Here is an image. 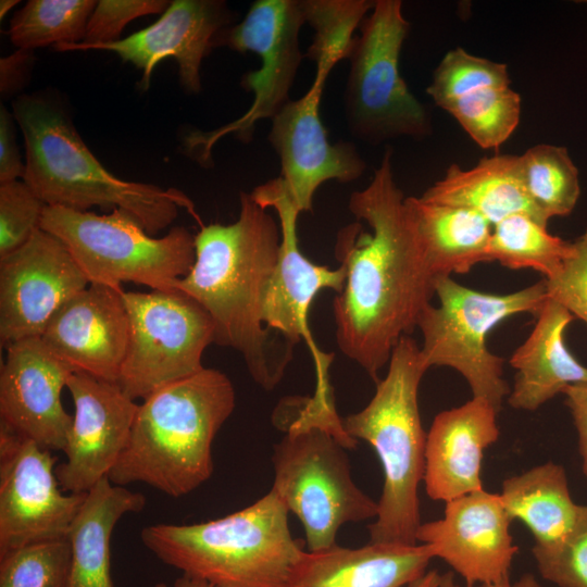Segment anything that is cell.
<instances>
[{
  "mask_svg": "<svg viewBox=\"0 0 587 587\" xmlns=\"http://www.w3.org/2000/svg\"><path fill=\"white\" fill-rule=\"evenodd\" d=\"M386 148L371 183L351 193L349 210L360 223L339 230L335 255L346 267L345 287L334 299L336 341L344 355L377 383L403 336L417 327L435 295L434 275L417 237L405 197L397 186Z\"/></svg>",
  "mask_w": 587,
  "mask_h": 587,
  "instance_id": "obj_1",
  "label": "cell"
},
{
  "mask_svg": "<svg viewBox=\"0 0 587 587\" xmlns=\"http://www.w3.org/2000/svg\"><path fill=\"white\" fill-rule=\"evenodd\" d=\"M238 218L202 225L195 235L196 258L175 284L210 315L214 344L241 354L251 378L266 391L284 377L294 346L263 323V302L274 273L280 227L268 209L240 192Z\"/></svg>",
  "mask_w": 587,
  "mask_h": 587,
  "instance_id": "obj_2",
  "label": "cell"
},
{
  "mask_svg": "<svg viewBox=\"0 0 587 587\" xmlns=\"http://www.w3.org/2000/svg\"><path fill=\"white\" fill-rule=\"evenodd\" d=\"M235 401L227 375L207 367L153 391L138 404L109 480L124 487L145 483L174 498L192 492L213 473L212 446Z\"/></svg>",
  "mask_w": 587,
  "mask_h": 587,
  "instance_id": "obj_3",
  "label": "cell"
},
{
  "mask_svg": "<svg viewBox=\"0 0 587 587\" xmlns=\"http://www.w3.org/2000/svg\"><path fill=\"white\" fill-rule=\"evenodd\" d=\"M13 116L25 141L23 180L49 207L86 211L122 209L151 235L166 228L192 201L182 191L123 180L109 172L87 148L64 111L35 96L13 102Z\"/></svg>",
  "mask_w": 587,
  "mask_h": 587,
  "instance_id": "obj_4",
  "label": "cell"
},
{
  "mask_svg": "<svg viewBox=\"0 0 587 587\" xmlns=\"http://www.w3.org/2000/svg\"><path fill=\"white\" fill-rule=\"evenodd\" d=\"M288 514L271 489L226 516L149 525L140 538L164 564L214 587H287L304 552L290 533Z\"/></svg>",
  "mask_w": 587,
  "mask_h": 587,
  "instance_id": "obj_5",
  "label": "cell"
},
{
  "mask_svg": "<svg viewBox=\"0 0 587 587\" xmlns=\"http://www.w3.org/2000/svg\"><path fill=\"white\" fill-rule=\"evenodd\" d=\"M428 369L421 347L411 336H403L370 402L341 419L350 437L372 446L384 472L378 513L369 526L372 542L417 544L422 524L419 486L424 478L427 436L421 422L419 387Z\"/></svg>",
  "mask_w": 587,
  "mask_h": 587,
  "instance_id": "obj_6",
  "label": "cell"
},
{
  "mask_svg": "<svg viewBox=\"0 0 587 587\" xmlns=\"http://www.w3.org/2000/svg\"><path fill=\"white\" fill-rule=\"evenodd\" d=\"M40 228L65 245L89 284L115 289L123 282L174 289L196 258L195 236L187 228L177 226L154 238L122 209L98 215L47 205Z\"/></svg>",
  "mask_w": 587,
  "mask_h": 587,
  "instance_id": "obj_7",
  "label": "cell"
},
{
  "mask_svg": "<svg viewBox=\"0 0 587 587\" xmlns=\"http://www.w3.org/2000/svg\"><path fill=\"white\" fill-rule=\"evenodd\" d=\"M435 295L438 305L430 303L417 323L426 364L455 370L473 397L487 400L500 411L511 389L503 378L504 360L487 347L488 334L513 315H537L547 299L545 280L497 295L465 287L451 276H439Z\"/></svg>",
  "mask_w": 587,
  "mask_h": 587,
  "instance_id": "obj_8",
  "label": "cell"
},
{
  "mask_svg": "<svg viewBox=\"0 0 587 587\" xmlns=\"http://www.w3.org/2000/svg\"><path fill=\"white\" fill-rule=\"evenodd\" d=\"M280 429L271 489L302 524L308 551L336 545L342 525L377 516L378 503L353 482L348 448L333 433L295 423Z\"/></svg>",
  "mask_w": 587,
  "mask_h": 587,
  "instance_id": "obj_9",
  "label": "cell"
},
{
  "mask_svg": "<svg viewBox=\"0 0 587 587\" xmlns=\"http://www.w3.org/2000/svg\"><path fill=\"white\" fill-rule=\"evenodd\" d=\"M410 24L400 0H375L348 58L345 113L352 136L369 143L430 134L425 107L408 88L399 70Z\"/></svg>",
  "mask_w": 587,
  "mask_h": 587,
  "instance_id": "obj_10",
  "label": "cell"
},
{
  "mask_svg": "<svg viewBox=\"0 0 587 587\" xmlns=\"http://www.w3.org/2000/svg\"><path fill=\"white\" fill-rule=\"evenodd\" d=\"M304 23L300 0H258L240 23L216 35L213 47L254 52L262 64L241 79L242 87L254 97L240 117L213 130H197L185 137V151L193 160L202 166L212 163L214 145L229 134L249 142L257 123L272 120L290 100L289 91L303 59L299 34Z\"/></svg>",
  "mask_w": 587,
  "mask_h": 587,
  "instance_id": "obj_11",
  "label": "cell"
},
{
  "mask_svg": "<svg viewBox=\"0 0 587 587\" xmlns=\"http://www.w3.org/2000/svg\"><path fill=\"white\" fill-rule=\"evenodd\" d=\"M129 316L128 348L117 385L133 400L204 369L214 325L203 307L174 288L124 291Z\"/></svg>",
  "mask_w": 587,
  "mask_h": 587,
  "instance_id": "obj_12",
  "label": "cell"
},
{
  "mask_svg": "<svg viewBox=\"0 0 587 587\" xmlns=\"http://www.w3.org/2000/svg\"><path fill=\"white\" fill-rule=\"evenodd\" d=\"M250 193L261 207L275 211L280 227L278 259L263 302V323L294 347L301 340L305 342L316 373L312 398L334 408L328 375L334 354L325 353L316 345L309 326V313L321 290L342 291L346 267L340 264L332 270L302 254L297 236V222L302 212L280 176L257 186Z\"/></svg>",
  "mask_w": 587,
  "mask_h": 587,
  "instance_id": "obj_13",
  "label": "cell"
},
{
  "mask_svg": "<svg viewBox=\"0 0 587 587\" xmlns=\"http://www.w3.org/2000/svg\"><path fill=\"white\" fill-rule=\"evenodd\" d=\"M50 450L0 423V555L66 539L86 494L65 492Z\"/></svg>",
  "mask_w": 587,
  "mask_h": 587,
  "instance_id": "obj_14",
  "label": "cell"
},
{
  "mask_svg": "<svg viewBox=\"0 0 587 587\" xmlns=\"http://www.w3.org/2000/svg\"><path fill=\"white\" fill-rule=\"evenodd\" d=\"M89 280L65 245L39 228L0 259V342L2 347L41 337L53 315Z\"/></svg>",
  "mask_w": 587,
  "mask_h": 587,
  "instance_id": "obj_15",
  "label": "cell"
},
{
  "mask_svg": "<svg viewBox=\"0 0 587 587\" xmlns=\"http://www.w3.org/2000/svg\"><path fill=\"white\" fill-rule=\"evenodd\" d=\"M74 414L55 476L65 492L86 494L117 463L125 450L138 404L116 383L74 372L67 386Z\"/></svg>",
  "mask_w": 587,
  "mask_h": 587,
  "instance_id": "obj_16",
  "label": "cell"
},
{
  "mask_svg": "<svg viewBox=\"0 0 587 587\" xmlns=\"http://www.w3.org/2000/svg\"><path fill=\"white\" fill-rule=\"evenodd\" d=\"M326 80L315 75L310 89L272 118L268 135L280 160V177L301 212L312 211L314 193L323 183L357 180L366 167L353 143L328 140L320 115Z\"/></svg>",
  "mask_w": 587,
  "mask_h": 587,
  "instance_id": "obj_17",
  "label": "cell"
},
{
  "mask_svg": "<svg viewBox=\"0 0 587 587\" xmlns=\"http://www.w3.org/2000/svg\"><path fill=\"white\" fill-rule=\"evenodd\" d=\"M499 494L484 489L446 502L444 516L422 523L416 540L427 545L466 584H495L510 579L519 548Z\"/></svg>",
  "mask_w": 587,
  "mask_h": 587,
  "instance_id": "obj_18",
  "label": "cell"
},
{
  "mask_svg": "<svg viewBox=\"0 0 587 587\" xmlns=\"http://www.w3.org/2000/svg\"><path fill=\"white\" fill-rule=\"evenodd\" d=\"M5 350L0 371V423L42 448L62 451L73 415L65 411L61 392L74 370L40 337L14 341Z\"/></svg>",
  "mask_w": 587,
  "mask_h": 587,
  "instance_id": "obj_19",
  "label": "cell"
},
{
  "mask_svg": "<svg viewBox=\"0 0 587 587\" xmlns=\"http://www.w3.org/2000/svg\"><path fill=\"white\" fill-rule=\"evenodd\" d=\"M225 2L215 0H174L150 26L112 42L66 43L58 51L105 50L116 53L142 71L140 86L147 90L159 62L173 58L178 64L182 86L187 92L201 89L200 66L216 35L230 23Z\"/></svg>",
  "mask_w": 587,
  "mask_h": 587,
  "instance_id": "obj_20",
  "label": "cell"
},
{
  "mask_svg": "<svg viewBox=\"0 0 587 587\" xmlns=\"http://www.w3.org/2000/svg\"><path fill=\"white\" fill-rule=\"evenodd\" d=\"M123 294L89 284L53 315L41 340L74 372L117 384L129 340Z\"/></svg>",
  "mask_w": 587,
  "mask_h": 587,
  "instance_id": "obj_21",
  "label": "cell"
},
{
  "mask_svg": "<svg viewBox=\"0 0 587 587\" xmlns=\"http://www.w3.org/2000/svg\"><path fill=\"white\" fill-rule=\"evenodd\" d=\"M499 411L472 397L438 413L427 433L423 482L429 498L445 503L482 490L484 451L499 437Z\"/></svg>",
  "mask_w": 587,
  "mask_h": 587,
  "instance_id": "obj_22",
  "label": "cell"
},
{
  "mask_svg": "<svg viewBox=\"0 0 587 587\" xmlns=\"http://www.w3.org/2000/svg\"><path fill=\"white\" fill-rule=\"evenodd\" d=\"M435 555L425 545L372 542L305 551L287 587H407L426 573Z\"/></svg>",
  "mask_w": 587,
  "mask_h": 587,
  "instance_id": "obj_23",
  "label": "cell"
},
{
  "mask_svg": "<svg viewBox=\"0 0 587 587\" xmlns=\"http://www.w3.org/2000/svg\"><path fill=\"white\" fill-rule=\"evenodd\" d=\"M574 319L547 296L533 330L509 360L516 371L507 398L511 408L535 411L567 386L587 383V367L570 352L564 340Z\"/></svg>",
  "mask_w": 587,
  "mask_h": 587,
  "instance_id": "obj_24",
  "label": "cell"
},
{
  "mask_svg": "<svg viewBox=\"0 0 587 587\" xmlns=\"http://www.w3.org/2000/svg\"><path fill=\"white\" fill-rule=\"evenodd\" d=\"M423 201L465 208L477 212L492 226L517 213H525L548 225L529 200L521 179L519 155L483 158L464 170L451 164L444 177L421 197Z\"/></svg>",
  "mask_w": 587,
  "mask_h": 587,
  "instance_id": "obj_25",
  "label": "cell"
},
{
  "mask_svg": "<svg viewBox=\"0 0 587 587\" xmlns=\"http://www.w3.org/2000/svg\"><path fill=\"white\" fill-rule=\"evenodd\" d=\"M146 497L103 478L87 494L68 534L72 564L68 587H114L111 537L127 513H139Z\"/></svg>",
  "mask_w": 587,
  "mask_h": 587,
  "instance_id": "obj_26",
  "label": "cell"
},
{
  "mask_svg": "<svg viewBox=\"0 0 587 587\" xmlns=\"http://www.w3.org/2000/svg\"><path fill=\"white\" fill-rule=\"evenodd\" d=\"M417 237L437 277L464 274L488 262L492 224L472 210L405 197Z\"/></svg>",
  "mask_w": 587,
  "mask_h": 587,
  "instance_id": "obj_27",
  "label": "cell"
},
{
  "mask_svg": "<svg viewBox=\"0 0 587 587\" xmlns=\"http://www.w3.org/2000/svg\"><path fill=\"white\" fill-rule=\"evenodd\" d=\"M499 496L511 521L524 523L539 547L561 541L578 515L565 470L553 462L504 479Z\"/></svg>",
  "mask_w": 587,
  "mask_h": 587,
  "instance_id": "obj_28",
  "label": "cell"
},
{
  "mask_svg": "<svg viewBox=\"0 0 587 587\" xmlns=\"http://www.w3.org/2000/svg\"><path fill=\"white\" fill-rule=\"evenodd\" d=\"M572 252V242L550 234L547 225L525 213L510 215L492 226L488 262L511 270L532 268L553 276Z\"/></svg>",
  "mask_w": 587,
  "mask_h": 587,
  "instance_id": "obj_29",
  "label": "cell"
},
{
  "mask_svg": "<svg viewBox=\"0 0 587 587\" xmlns=\"http://www.w3.org/2000/svg\"><path fill=\"white\" fill-rule=\"evenodd\" d=\"M519 167L529 200L546 221L574 210L580 186L578 170L566 148L536 145L519 155Z\"/></svg>",
  "mask_w": 587,
  "mask_h": 587,
  "instance_id": "obj_30",
  "label": "cell"
},
{
  "mask_svg": "<svg viewBox=\"0 0 587 587\" xmlns=\"http://www.w3.org/2000/svg\"><path fill=\"white\" fill-rule=\"evenodd\" d=\"M372 0H300L305 23L314 29L305 57L316 64L317 75L328 77L334 66L348 59Z\"/></svg>",
  "mask_w": 587,
  "mask_h": 587,
  "instance_id": "obj_31",
  "label": "cell"
},
{
  "mask_svg": "<svg viewBox=\"0 0 587 587\" xmlns=\"http://www.w3.org/2000/svg\"><path fill=\"white\" fill-rule=\"evenodd\" d=\"M96 4L93 0H30L12 17L10 39L25 50L80 42Z\"/></svg>",
  "mask_w": 587,
  "mask_h": 587,
  "instance_id": "obj_32",
  "label": "cell"
},
{
  "mask_svg": "<svg viewBox=\"0 0 587 587\" xmlns=\"http://www.w3.org/2000/svg\"><path fill=\"white\" fill-rule=\"evenodd\" d=\"M522 100L510 86L471 92L447 104V111L484 149H497L514 133L521 118Z\"/></svg>",
  "mask_w": 587,
  "mask_h": 587,
  "instance_id": "obj_33",
  "label": "cell"
},
{
  "mask_svg": "<svg viewBox=\"0 0 587 587\" xmlns=\"http://www.w3.org/2000/svg\"><path fill=\"white\" fill-rule=\"evenodd\" d=\"M68 538L26 545L0 555V587H68Z\"/></svg>",
  "mask_w": 587,
  "mask_h": 587,
  "instance_id": "obj_34",
  "label": "cell"
},
{
  "mask_svg": "<svg viewBox=\"0 0 587 587\" xmlns=\"http://www.w3.org/2000/svg\"><path fill=\"white\" fill-rule=\"evenodd\" d=\"M508 66L473 55L463 48L449 50L433 73L426 92L436 105L444 109L471 92L510 86Z\"/></svg>",
  "mask_w": 587,
  "mask_h": 587,
  "instance_id": "obj_35",
  "label": "cell"
},
{
  "mask_svg": "<svg viewBox=\"0 0 587 587\" xmlns=\"http://www.w3.org/2000/svg\"><path fill=\"white\" fill-rule=\"evenodd\" d=\"M540 575L559 587H587V505H579L572 530L558 544L534 546Z\"/></svg>",
  "mask_w": 587,
  "mask_h": 587,
  "instance_id": "obj_36",
  "label": "cell"
},
{
  "mask_svg": "<svg viewBox=\"0 0 587 587\" xmlns=\"http://www.w3.org/2000/svg\"><path fill=\"white\" fill-rule=\"evenodd\" d=\"M46 207L24 180L0 184V259L25 245L40 228Z\"/></svg>",
  "mask_w": 587,
  "mask_h": 587,
  "instance_id": "obj_37",
  "label": "cell"
},
{
  "mask_svg": "<svg viewBox=\"0 0 587 587\" xmlns=\"http://www.w3.org/2000/svg\"><path fill=\"white\" fill-rule=\"evenodd\" d=\"M547 296L587 324V229L574 241L560 270L545 278Z\"/></svg>",
  "mask_w": 587,
  "mask_h": 587,
  "instance_id": "obj_38",
  "label": "cell"
},
{
  "mask_svg": "<svg viewBox=\"0 0 587 587\" xmlns=\"http://www.w3.org/2000/svg\"><path fill=\"white\" fill-rule=\"evenodd\" d=\"M168 4L170 2L164 0H100L89 17L84 39L79 43L116 41L130 21L143 15L163 13Z\"/></svg>",
  "mask_w": 587,
  "mask_h": 587,
  "instance_id": "obj_39",
  "label": "cell"
},
{
  "mask_svg": "<svg viewBox=\"0 0 587 587\" xmlns=\"http://www.w3.org/2000/svg\"><path fill=\"white\" fill-rule=\"evenodd\" d=\"M14 116L1 105L0 109V184L24 178L25 163L16 142Z\"/></svg>",
  "mask_w": 587,
  "mask_h": 587,
  "instance_id": "obj_40",
  "label": "cell"
},
{
  "mask_svg": "<svg viewBox=\"0 0 587 587\" xmlns=\"http://www.w3.org/2000/svg\"><path fill=\"white\" fill-rule=\"evenodd\" d=\"M562 394L578 434L583 472L587 477V383L567 386Z\"/></svg>",
  "mask_w": 587,
  "mask_h": 587,
  "instance_id": "obj_41",
  "label": "cell"
},
{
  "mask_svg": "<svg viewBox=\"0 0 587 587\" xmlns=\"http://www.w3.org/2000/svg\"><path fill=\"white\" fill-rule=\"evenodd\" d=\"M32 50L18 49L1 59V92L10 93L20 87L32 61Z\"/></svg>",
  "mask_w": 587,
  "mask_h": 587,
  "instance_id": "obj_42",
  "label": "cell"
},
{
  "mask_svg": "<svg viewBox=\"0 0 587 587\" xmlns=\"http://www.w3.org/2000/svg\"><path fill=\"white\" fill-rule=\"evenodd\" d=\"M438 587H541L537 582L534 575L525 574L516 582H511L510 579L502 580L495 584H465L464 586L459 585L454 579V574L452 572H447L440 574V580Z\"/></svg>",
  "mask_w": 587,
  "mask_h": 587,
  "instance_id": "obj_43",
  "label": "cell"
},
{
  "mask_svg": "<svg viewBox=\"0 0 587 587\" xmlns=\"http://www.w3.org/2000/svg\"><path fill=\"white\" fill-rule=\"evenodd\" d=\"M153 587H167V585L164 583H158ZM173 587H214V586H212L211 584L204 580L182 574V576L175 579Z\"/></svg>",
  "mask_w": 587,
  "mask_h": 587,
  "instance_id": "obj_44",
  "label": "cell"
},
{
  "mask_svg": "<svg viewBox=\"0 0 587 587\" xmlns=\"http://www.w3.org/2000/svg\"><path fill=\"white\" fill-rule=\"evenodd\" d=\"M440 574L437 570L428 571L420 579L410 584L407 587H438Z\"/></svg>",
  "mask_w": 587,
  "mask_h": 587,
  "instance_id": "obj_45",
  "label": "cell"
},
{
  "mask_svg": "<svg viewBox=\"0 0 587 587\" xmlns=\"http://www.w3.org/2000/svg\"><path fill=\"white\" fill-rule=\"evenodd\" d=\"M18 2L20 1H17V0H2L0 2V17H1V20Z\"/></svg>",
  "mask_w": 587,
  "mask_h": 587,
  "instance_id": "obj_46",
  "label": "cell"
}]
</instances>
